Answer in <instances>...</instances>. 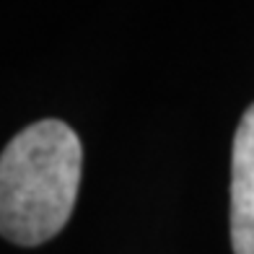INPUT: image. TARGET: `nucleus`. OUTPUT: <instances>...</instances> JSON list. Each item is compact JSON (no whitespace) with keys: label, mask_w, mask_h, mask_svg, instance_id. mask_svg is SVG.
<instances>
[{"label":"nucleus","mask_w":254,"mask_h":254,"mask_svg":"<svg viewBox=\"0 0 254 254\" xmlns=\"http://www.w3.org/2000/svg\"><path fill=\"white\" fill-rule=\"evenodd\" d=\"M83 145L63 120L24 127L0 153V236L18 247L50 241L70 221Z\"/></svg>","instance_id":"f257e3e1"},{"label":"nucleus","mask_w":254,"mask_h":254,"mask_svg":"<svg viewBox=\"0 0 254 254\" xmlns=\"http://www.w3.org/2000/svg\"><path fill=\"white\" fill-rule=\"evenodd\" d=\"M231 247L254 254V104L241 114L231 151Z\"/></svg>","instance_id":"f03ea898"}]
</instances>
